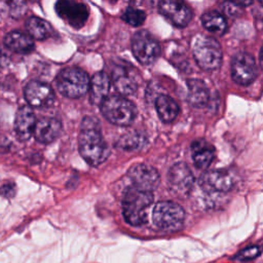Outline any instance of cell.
<instances>
[{"instance_id":"10","label":"cell","mask_w":263,"mask_h":263,"mask_svg":"<svg viewBox=\"0 0 263 263\" xmlns=\"http://www.w3.org/2000/svg\"><path fill=\"white\" fill-rule=\"evenodd\" d=\"M127 176L133 183V187L149 192L156 189L160 182V176L157 170L145 163L133 165L128 170Z\"/></svg>"},{"instance_id":"11","label":"cell","mask_w":263,"mask_h":263,"mask_svg":"<svg viewBox=\"0 0 263 263\" xmlns=\"http://www.w3.org/2000/svg\"><path fill=\"white\" fill-rule=\"evenodd\" d=\"M24 95L29 106L38 109L50 107L55 99V95L51 86L38 80L30 81L25 87Z\"/></svg>"},{"instance_id":"26","label":"cell","mask_w":263,"mask_h":263,"mask_svg":"<svg viewBox=\"0 0 263 263\" xmlns=\"http://www.w3.org/2000/svg\"><path fill=\"white\" fill-rule=\"evenodd\" d=\"M121 18L126 24H128L133 27H139L145 22L146 13L140 8H137L134 6H128L122 13Z\"/></svg>"},{"instance_id":"6","label":"cell","mask_w":263,"mask_h":263,"mask_svg":"<svg viewBox=\"0 0 263 263\" xmlns=\"http://www.w3.org/2000/svg\"><path fill=\"white\" fill-rule=\"evenodd\" d=\"M154 224L164 231H177L182 228L185 220V212L177 202L171 200L159 201L152 213Z\"/></svg>"},{"instance_id":"8","label":"cell","mask_w":263,"mask_h":263,"mask_svg":"<svg viewBox=\"0 0 263 263\" xmlns=\"http://www.w3.org/2000/svg\"><path fill=\"white\" fill-rule=\"evenodd\" d=\"M167 183L172 193L179 198L189 195L194 184V177L188 165L184 162L174 164L167 176Z\"/></svg>"},{"instance_id":"28","label":"cell","mask_w":263,"mask_h":263,"mask_svg":"<svg viewBox=\"0 0 263 263\" xmlns=\"http://www.w3.org/2000/svg\"><path fill=\"white\" fill-rule=\"evenodd\" d=\"M16 191V187L13 182H4L0 185V195L5 198L13 197Z\"/></svg>"},{"instance_id":"7","label":"cell","mask_w":263,"mask_h":263,"mask_svg":"<svg viewBox=\"0 0 263 263\" xmlns=\"http://www.w3.org/2000/svg\"><path fill=\"white\" fill-rule=\"evenodd\" d=\"M132 50L138 62L144 66L152 65L160 54L159 43L146 30L138 31L133 35Z\"/></svg>"},{"instance_id":"4","label":"cell","mask_w":263,"mask_h":263,"mask_svg":"<svg viewBox=\"0 0 263 263\" xmlns=\"http://www.w3.org/2000/svg\"><path fill=\"white\" fill-rule=\"evenodd\" d=\"M101 112L109 122L120 126L129 125L137 116L135 104L119 95L107 97L101 104Z\"/></svg>"},{"instance_id":"24","label":"cell","mask_w":263,"mask_h":263,"mask_svg":"<svg viewBox=\"0 0 263 263\" xmlns=\"http://www.w3.org/2000/svg\"><path fill=\"white\" fill-rule=\"evenodd\" d=\"M201 23L205 30L215 34H223L227 29V22L222 13L210 10L202 14Z\"/></svg>"},{"instance_id":"22","label":"cell","mask_w":263,"mask_h":263,"mask_svg":"<svg viewBox=\"0 0 263 263\" xmlns=\"http://www.w3.org/2000/svg\"><path fill=\"white\" fill-rule=\"evenodd\" d=\"M155 108L159 118L165 123L174 121L180 112L179 105L176 101L166 95L157 96L155 100Z\"/></svg>"},{"instance_id":"15","label":"cell","mask_w":263,"mask_h":263,"mask_svg":"<svg viewBox=\"0 0 263 263\" xmlns=\"http://www.w3.org/2000/svg\"><path fill=\"white\" fill-rule=\"evenodd\" d=\"M62 133V123L54 117H41L36 120L33 136L43 144H48L57 140Z\"/></svg>"},{"instance_id":"30","label":"cell","mask_w":263,"mask_h":263,"mask_svg":"<svg viewBox=\"0 0 263 263\" xmlns=\"http://www.w3.org/2000/svg\"><path fill=\"white\" fill-rule=\"evenodd\" d=\"M10 5H11L10 10H11L12 15H15V11H17L16 12L17 15H22L26 11L24 2H12V3H10Z\"/></svg>"},{"instance_id":"12","label":"cell","mask_w":263,"mask_h":263,"mask_svg":"<svg viewBox=\"0 0 263 263\" xmlns=\"http://www.w3.org/2000/svg\"><path fill=\"white\" fill-rule=\"evenodd\" d=\"M55 11L67 24L74 29L81 28L88 18V8L84 3L62 0L57 2Z\"/></svg>"},{"instance_id":"16","label":"cell","mask_w":263,"mask_h":263,"mask_svg":"<svg viewBox=\"0 0 263 263\" xmlns=\"http://www.w3.org/2000/svg\"><path fill=\"white\" fill-rule=\"evenodd\" d=\"M36 123L34 111L30 106L21 107L14 119V132L17 138L22 141H27L33 136V130Z\"/></svg>"},{"instance_id":"29","label":"cell","mask_w":263,"mask_h":263,"mask_svg":"<svg viewBox=\"0 0 263 263\" xmlns=\"http://www.w3.org/2000/svg\"><path fill=\"white\" fill-rule=\"evenodd\" d=\"M223 9L229 15H238L241 7L236 2H225L223 4Z\"/></svg>"},{"instance_id":"25","label":"cell","mask_w":263,"mask_h":263,"mask_svg":"<svg viewBox=\"0 0 263 263\" xmlns=\"http://www.w3.org/2000/svg\"><path fill=\"white\" fill-rule=\"evenodd\" d=\"M146 143V138L139 132H130L122 137L118 141V146L127 151H135L141 149Z\"/></svg>"},{"instance_id":"21","label":"cell","mask_w":263,"mask_h":263,"mask_svg":"<svg viewBox=\"0 0 263 263\" xmlns=\"http://www.w3.org/2000/svg\"><path fill=\"white\" fill-rule=\"evenodd\" d=\"M4 45L18 53H29L34 49L33 39L26 33L10 31L4 37Z\"/></svg>"},{"instance_id":"27","label":"cell","mask_w":263,"mask_h":263,"mask_svg":"<svg viewBox=\"0 0 263 263\" xmlns=\"http://www.w3.org/2000/svg\"><path fill=\"white\" fill-rule=\"evenodd\" d=\"M259 255H260V249L257 246H252V247H249V248L242 250L238 254L237 258H238V260H251V259L256 258Z\"/></svg>"},{"instance_id":"20","label":"cell","mask_w":263,"mask_h":263,"mask_svg":"<svg viewBox=\"0 0 263 263\" xmlns=\"http://www.w3.org/2000/svg\"><path fill=\"white\" fill-rule=\"evenodd\" d=\"M187 100L193 107H204L210 100V91L206 84L200 79H189L187 81Z\"/></svg>"},{"instance_id":"14","label":"cell","mask_w":263,"mask_h":263,"mask_svg":"<svg viewBox=\"0 0 263 263\" xmlns=\"http://www.w3.org/2000/svg\"><path fill=\"white\" fill-rule=\"evenodd\" d=\"M200 184L208 191L226 193L232 189L234 182L228 172L224 170H214L201 177Z\"/></svg>"},{"instance_id":"1","label":"cell","mask_w":263,"mask_h":263,"mask_svg":"<svg viewBox=\"0 0 263 263\" xmlns=\"http://www.w3.org/2000/svg\"><path fill=\"white\" fill-rule=\"evenodd\" d=\"M78 147L82 158L90 165L102 164L109 155V148L105 142L100 121L93 116H85L80 125Z\"/></svg>"},{"instance_id":"17","label":"cell","mask_w":263,"mask_h":263,"mask_svg":"<svg viewBox=\"0 0 263 263\" xmlns=\"http://www.w3.org/2000/svg\"><path fill=\"white\" fill-rule=\"evenodd\" d=\"M111 81L105 72L96 73L89 81V99L91 104L101 105L108 97Z\"/></svg>"},{"instance_id":"9","label":"cell","mask_w":263,"mask_h":263,"mask_svg":"<svg viewBox=\"0 0 263 263\" xmlns=\"http://www.w3.org/2000/svg\"><path fill=\"white\" fill-rule=\"evenodd\" d=\"M258 75V68L256 61L250 53L238 52L231 62V76L232 79L241 85L252 83Z\"/></svg>"},{"instance_id":"18","label":"cell","mask_w":263,"mask_h":263,"mask_svg":"<svg viewBox=\"0 0 263 263\" xmlns=\"http://www.w3.org/2000/svg\"><path fill=\"white\" fill-rule=\"evenodd\" d=\"M191 155L194 164L200 170L209 167L215 157L214 147L205 140H195L191 144Z\"/></svg>"},{"instance_id":"5","label":"cell","mask_w":263,"mask_h":263,"mask_svg":"<svg viewBox=\"0 0 263 263\" xmlns=\"http://www.w3.org/2000/svg\"><path fill=\"white\" fill-rule=\"evenodd\" d=\"M192 52L197 65L206 71H213L220 67L222 62V48L213 37L199 35L192 44Z\"/></svg>"},{"instance_id":"13","label":"cell","mask_w":263,"mask_h":263,"mask_svg":"<svg viewBox=\"0 0 263 263\" xmlns=\"http://www.w3.org/2000/svg\"><path fill=\"white\" fill-rule=\"evenodd\" d=\"M159 11L177 27H185L192 18L191 8L182 1L164 0L159 2Z\"/></svg>"},{"instance_id":"23","label":"cell","mask_w":263,"mask_h":263,"mask_svg":"<svg viewBox=\"0 0 263 263\" xmlns=\"http://www.w3.org/2000/svg\"><path fill=\"white\" fill-rule=\"evenodd\" d=\"M26 29L28 35L32 39L34 38L37 40H45L53 33V29L50 24L38 16L29 17L26 22Z\"/></svg>"},{"instance_id":"19","label":"cell","mask_w":263,"mask_h":263,"mask_svg":"<svg viewBox=\"0 0 263 263\" xmlns=\"http://www.w3.org/2000/svg\"><path fill=\"white\" fill-rule=\"evenodd\" d=\"M113 82L119 96H130L136 92L138 82L134 75L123 67H117L113 71Z\"/></svg>"},{"instance_id":"2","label":"cell","mask_w":263,"mask_h":263,"mask_svg":"<svg viewBox=\"0 0 263 263\" xmlns=\"http://www.w3.org/2000/svg\"><path fill=\"white\" fill-rule=\"evenodd\" d=\"M153 202V194L149 191L127 188L122 197V214L125 221L133 226H141L147 221L146 210Z\"/></svg>"},{"instance_id":"3","label":"cell","mask_w":263,"mask_h":263,"mask_svg":"<svg viewBox=\"0 0 263 263\" xmlns=\"http://www.w3.org/2000/svg\"><path fill=\"white\" fill-rule=\"evenodd\" d=\"M89 77L83 70L76 67L62 69L55 77V86L59 92L69 99H78L89 88Z\"/></svg>"}]
</instances>
